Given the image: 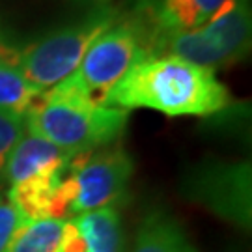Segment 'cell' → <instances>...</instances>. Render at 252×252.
Wrapping results in <instances>:
<instances>
[{
    "instance_id": "1",
    "label": "cell",
    "mask_w": 252,
    "mask_h": 252,
    "mask_svg": "<svg viewBox=\"0 0 252 252\" xmlns=\"http://www.w3.org/2000/svg\"><path fill=\"white\" fill-rule=\"evenodd\" d=\"M107 107L152 108L166 116H211L232 105V95L213 69L172 54L148 53L116 82Z\"/></svg>"
},
{
    "instance_id": "9",
    "label": "cell",
    "mask_w": 252,
    "mask_h": 252,
    "mask_svg": "<svg viewBox=\"0 0 252 252\" xmlns=\"http://www.w3.org/2000/svg\"><path fill=\"white\" fill-rule=\"evenodd\" d=\"M75 155H69L53 142L32 133H25L9 153L2 180L9 187L19 181L34 178L37 174L69 168V162Z\"/></svg>"
},
{
    "instance_id": "3",
    "label": "cell",
    "mask_w": 252,
    "mask_h": 252,
    "mask_svg": "<svg viewBox=\"0 0 252 252\" xmlns=\"http://www.w3.org/2000/svg\"><path fill=\"white\" fill-rule=\"evenodd\" d=\"M251 43V0H230L209 23L194 30L150 32L152 54H172L213 71L245 60Z\"/></svg>"
},
{
    "instance_id": "11",
    "label": "cell",
    "mask_w": 252,
    "mask_h": 252,
    "mask_svg": "<svg viewBox=\"0 0 252 252\" xmlns=\"http://www.w3.org/2000/svg\"><path fill=\"white\" fill-rule=\"evenodd\" d=\"M230 0H162L148 19L150 32H178L204 27Z\"/></svg>"
},
{
    "instance_id": "7",
    "label": "cell",
    "mask_w": 252,
    "mask_h": 252,
    "mask_svg": "<svg viewBox=\"0 0 252 252\" xmlns=\"http://www.w3.org/2000/svg\"><path fill=\"white\" fill-rule=\"evenodd\" d=\"M73 202L69 213L81 215L101 207L122 206L129 196L135 161L122 146H105L75 155L69 162Z\"/></svg>"
},
{
    "instance_id": "6",
    "label": "cell",
    "mask_w": 252,
    "mask_h": 252,
    "mask_svg": "<svg viewBox=\"0 0 252 252\" xmlns=\"http://www.w3.org/2000/svg\"><path fill=\"white\" fill-rule=\"evenodd\" d=\"M251 162L202 161L181 181V194L232 224L251 228Z\"/></svg>"
},
{
    "instance_id": "5",
    "label": "cell",
    "mask_w": 252,
    "mask_h": 252,
    "mask_svg": "<svg viewBox=\"0 0 252 252\" xmlns=\"http://www.w3.org/2000/svg\"><path fill=\"white\" fill-rule=\"evenodd\" d=\"M148 53V23L135 17H120L95 37L71 77L92 101L103 105L116 82Z\"/></svg>"
},
{
    "instance_id": "17",
    "label": "cell",
    "mask_w": 252,
    "mask_h": 252,
    "mask_svg": "<svg viewBox=\"0 0 252 252\" xmlns=\"http://www.w3.org/2000/svg\"><path fill=\"white\" fill-rule=\"evenodd\" d=\"M162 0H126L127 8L131 11V17L148 23V19L152 17L155 8L161 4Z\"/></svg>"
},
{
    "instance_id": "18",
    "label": "cell",
    "mask_w": 252,
    "mask_h": 252,
    "mask_svg": "<svg viewBox=\"0 0 252 252\" xmlns=\"http://www.w3.org/2000/svg\"><path fill=\"white\" fill-rule=\"evenodd\" d=\"M58 252H86L84 241L81 239L79 232L75 230V226L71 224V220H67V228H65V235H63L62 247Z\"/></svg>"
},
{
    "instance_id": "15",
    "label": "cell",
    "mask_w": 252,
    "mask_h": 252,
    "mask_svg": "<svg viewBox=\"0 0 252 252\" xmlns=\"http://www.w3.org/2000/svg\"><path fill=\"white\" fill-rule=\"evenodd\" d=\"M25 133H27L25 116L0 110V187L4 185L2 176H4V166H6L9 153Z\"/></svg>"
},
{
    "instance_id": "4",
    "label": "cell",
    "mask_w": 252,
    "mask_h": 252,
    "mask_svg": "<svg viewBox=\"0 0 252 252\" xmlns=\"http://www.w3.org/2000/svg\"><path fill=\"white\" fill-rule=\"evenodd\" d=\"M118 19L120 15L116 9H95L90 15L67 27L53 30L36 39L34 43L19 49L13 54L11 62L37 90H51L58 82L77 71L79 63L95 41V37Z\"/></svg>"
},
{
    "instance_id": "10",
    "label": "cell",
    "mask_w": 252,
    "mask_h": 252,
    "mask_svg": "<svg viewBox=\"0 0 252 252\" xmlns=\"http://www.w3.org/2000/svg\"><path fill=\"white\" fill-rule=\"evenodd\" d=\"M131 252H198L185 228L166 209L155 207L138 226Z\"/></svg>"
},
{
    "instance_id": "16",
    "label": "cell",
    "mask_w": 252,
    "mask_h": 252,
    "mask_svg": "<svg viewBox=\"0 0 252 252\" xmlns=\"http://www.w3.org/2000/svg\"><path fill=\"white\" fill-rule=\"evenodd\" d=\"M21 217L6 196L0 194V252H9L13 235L21 226Z\"/></svg>"
},
{
    "instance_id": "12",
    "label": "cell",
    "mask_w": 252,
    "mask_h": 252,
    "mask_svg": "<svg viewBox=\"0 0 252 252\" xmlns=\"http://www.w3.org/2000/svg\"><path fill=\"white\" fill-rule=\"evenodd\" d=\"M86 252H126V235L118 207H101L75 215L71 220Z\"/></svg>"
},
{
    "instance_id": "14",
    "label": "cell",
    "mask_w": 252,
    "mask_h": 252,
    "mask_svg": "<svg viewBox=\"0 0 252 252\" xmlns=\"http://www.w3.org/2000/svg\"><path fill=\"white\" fill-rule=\"evenodd\" d=\"M41 95L11 58L0 56V110L25 116Z\"/></svg>"
},
{
    "instance_id": "2",
    "label": "cell",
    "mask_w": 252,
    "mask_h": 252,
    "mask_svg": "<svg viewBox=\"0 0 252 252\" xmlns=\"http://www.w3.org/2000/svg\"><path fill=\"white\" fill-rule=\"evenodd\" d=\"M129 110L92 101L71 75L41 95L25 114L27 131L69 155L112 146L122 138Z\"/></svg>"
},
{
    "instance_id": "13",
    "label": "cell",
    "mask_w": 252,
    "mask_h": 252,
    "mask_svg": "<svg viewBox=\"0 0 252 252\" xmlns=\"http://www.w3.org/2000/svg\"><path fill=\"white\" fill-rule=\"evenodd\" d=\"M65 219H43L21 222L9 252H58L65 235Z\"/></svg>"
},
{
    "instance_id": "8",
    "label": "cell",
    "mask_w": 252,
    "mask_h": 252,
    "mask_svg": "<svg viewBox=\"0 0 252 252\" xmlns=\"http://www.w3.org/2000/svg\"><path fill=\"white\" fill-rule=\"evenodd\" d=\"M69 168L37 174L9 187L8 200L23 222L43 219H65L73 202Z\"/></svg>"
}]
</instances>
